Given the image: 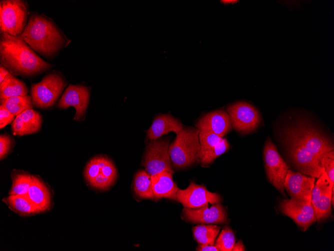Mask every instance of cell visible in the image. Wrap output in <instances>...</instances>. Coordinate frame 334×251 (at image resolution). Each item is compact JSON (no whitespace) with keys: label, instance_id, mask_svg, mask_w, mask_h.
Wrapping results in <instances>:
<instances>
[{"label":"cell","instance_id":"e0dca14e","mask_svg":"<svg viewBox=\"0 0 334 251\" xmlns=\"http://www.w3.org/2000/svg\"><path fill=\"white\" fill-rule=\"evenodd\" d=\"M196 127L199 131H208L223 137L230 132L232 125L228 113L218 110L202 116L196 123Z\"/></svg>","mask_w":334,"mask_h":251},{"label":"cell","instance_id":"277c9868","mask_svg":"<svg viewBox=\"0 0 334 251\" xmlns=\"http://www.w3.org/2000/svg\"><path fill=\"white\" fill-rule=\"evenodd\" d=\"M288 154L302 174L318 178L325 170L321 160L315 156L296 135L287 128L284 133Z\"/></svg>","mask_w":334,"mask_h":251},{"label":"cell","instance_id":"d4e9b609","mask_svg":"<svg viewBox=\"0 0 334 251\" xmlns=\"http://www.w3.org/2000/svg\"><path fill=\"white\" fill-rule=\"evenodd\" d=\"M134 190L137 197L142 199L154 198L151 176L141 170L136 174L134 181Z\"/></svg>","mask_w":334,"mask_h":251},{"label":"cell","instance_id":"f35d334b","mask_svg":"<svg viewBox=\"0 0 334 251\" xmlns=\"http://www.w3.org/2000/svg\"><path fill=\"white\" fill-rule=\"evenodd\" d=\"M109 159L104 157H98V163L100 170L104 167L108 161Z\"/></svg>","mask_w":334,"mask_h":251},{"label":"cell","instance_id":"7c38bea8","mask_svg":"<svg viewBox=\"0 0 334 251\" xmlns=\"http://www.w3.org/2000/svg\"><path fill=\"white\" fill-rule=\"evenodd\" d=\"M176 200L180 202L185 208H199L208 203H220L221 197L216 193L209 191L205 186L190 182L184 189H178Z\"/></svg>","mask_w":334,"mask_h":251},{"label":"cell","instance_id":"cb8c5ba5","mask_svg":"<svg viewBox=\"0 0 334 251\" xmlns=\"http://www.w3.org/2000/svg\"><path fill=\"white\" fill-rule=\"evenodd\" d=\"M10 177L12 185L8 195H26L32 184L33 175L22 170H14Z\"/></svg>","mask_w":334,"mask_h":251},{"label":"cell","instance_id":"7a4b0ae2","mask_svg":"<svg viewBox=\"0 0 334 251\" xmlns=\"http://www.w3.org/2000/svg\"><path fill=\"white\" fill-rule=\"evenodd\" d=\"M0 65L13 75L32 77L39 75L53 67L41 58L22 38L0 34Z\"/></svg>","mask_w":334,"mask_h":251},{"label":"cell","instance_id":"ab89813d","mask_svg":"<svg viewBox=\"0 0 334 251\" xmlns=\"http://www.w3.org/2000/svg\"><path fill=\"white\" fill-rule=\"evenodd\" d=\"M232 251H244L245 248L242 242L241 241H238L234 243V246L232 250Z\"/></svg>","mask_w":334,"mask_h":251},{"label":"cell","instance_id":"1f68e13d","mask_svg":"<svg viewBox=\"0 0 334 251\" xmlns=\"http://www.w3.org/2000/svg\"><path fill=\"white\" fill-rule=\"evenodd\" d=\"M100 172L98 157H96L86 164L84 169V176L86 180L90 182L100 173Z\"/></svg>","mask_w":334,"mask_h":251},{"label":"cell","instance_id":"ffe728a7","mask_svg":"<svg viewBox=\"0 0 334 251\" xmlns=\"http://www.w3.org/2000/svg\"><path fill=\"white\" fill-rule=\"evenodd\" d=\"M184 128L182 123L170 114H160L156 116L148 130L146 138L150 141L156 140L170 132L177 134Z\"/></svg>","mask_w":334,"mask_h":251},{"label":"cell","instance_id":"6da1fadb","mask_svg":"<svg viewBox=\"0 0 334 251\" xmlns=\"http://www.w3.org/2000/svg\"><path fill=\"white\" fill-rule=\"evenodd\" d=\"M20 36L34 52L49 60L56 58L71 42L53 20L36 12L30 13Z\"/></svg>","mask_w":334,"mask_h":251},{"label":"cell","instance_id":"8fae6325","mask_svg":"<svg viewBox=\"0 0 334 251\" xmlns=\"http://www.w3.org/2000/svg\"><path fill=\"white\" fill-rule=\"evenodd\" d=\"M334 185L325 171L320 175L314 185L312 192L311 202L318 221L331 215Z\"/></svg>","mask_w":334,"mask_h":251},{"label":"cell","instance_id":"484cf974","mask_svg":"<svg viewBox=\"0 0 334 251\" xmlns=\"http://www.w3.org/2000/svg\"><path fill=\"white\" fill-rule=\"evenodd\" d=\"M0 105L4 107L15 116L24 111L32 109L33 104L30 95L18 96L0 99Z\"/></svg>","mask_w":334,"mask_h":251},{"label":"cell","instance_id":"836d02e7","mask_svg":"<svg viewBox=\"0 0 334 251\" xmlns=\"http://www.w3.org/2000/svg\"><path fill=\"white\" fill-rule=\"evenodd\" d=\"M114 181L100 173L89 183L94 188L99 190H106L110 187Z\"/></svg>","mask_w":334,"mask_h":251},{"label":"cell","instance_id":"603a6c76","mask_svg":"<svg viewBox=\"0 0 334 251\" xmlns=\"http://www.w3.org/2000/svg\"><path fill=\"white\" fill-rule=\"evenodd\" d=\"M28 88L22 81L9 73L0 84V99L18 96H26L28 93Z\"/></svg>","mask_w":334,"mask_h":251},{"label":"cell","instance_id":"4fadbf2b","mask_svg":"<svg viewBox=\"0 0 334 251\" xmlns=\"http://www.w3.org/2000/svg\"><path fill=\"white\" fill-rule=\"evenodd\" d=\"M280 207L283 213L292 218L304 230L316 221V213L311 202L291 198L282 200Z\"/></svg>","mask_w":334,"mask_h":251},{"label":"cell","instance_id":"4dcf8cb0","mask_svg":"<svg viewBox=\"0 0 334 251\" xmlns=\"http://www.w3.org/2000/svg\"><path fill=\"white\" fill-rule=\"evenodd\" d=\"M14 146V140L6 134H0V159L5 158L10 152Z\"/></svg>","mask_w":334,"mask_h":251},{"label":"cell","instance_id":"e575fe53","mask_svg":"<svg viewBox=\"0 0 334 251\" xmlns=\"http://www.w3.org/2000/svg\"><path fill=\"white\" fill-rule=\"evenodd\" d=\"M15 116L2 105L0 106V128L2 129L15 119Z\"/></svg>","mask_w":334,"mask_h":251},{"label":"cell","instance_id":"8d00e7d4","mask_svg":"<svg viewBox=\"0 0 334 251\" xmlns=\"http://www.w3.org/2000/svg\"><path fill=\"white\" fill-rule=\"evenodd\" d=\"M196 249L198 251H220L214 244H198Z\"/></svg>","mask_w":334,"mask_h":251},{"label":"cell","instance_id":"74e56055","mask_svg":"<svg viewBox=\"0 0 334 251\" xmlns=\"http://www.w3.org/2000/svg\"><path fill=\"white\" fill-rule=\"evenodd\" d=\"M10 72L6 68L0 65V84L2 82L5 77Z\"/></svg>","mask_w":334,"mask_h":251},{"label":"cell","instance_id":"52a82bcc","mask_svg":"<svg viewBox=\"0 0 334 251\" xmlns=\"http://www.w3.org/2000/svg\"><path fill=\"white\" fill-rule=\"evenodd\" d=\"M169 146L170 140L166 138L151 141L147 145L142 165L150 176L164 171L174 173L168 153Z\"/></svg>","mask_w":334,"mask_h":251},{"label":"cell","instance_id":"f546056e","mask_svg":"<svg viewBox=\"0 0 334 251\" xmlns=\"http://www.w3.org/2000/svg\"><path fill=\"white\" fill-rule=\"evenodd\" d=\"M198 138L200 144V156L210 148L218 144L223 139L215 133L206 131H200Z\"/></svg>","mask_w":334,"mask_h":251},{"label":"cell","instance_id":"9a60e30c","mask_svg":"<svg viewBox=\"0 0 334 251\" xmlns=\"http://www.w3.org/2000/svg\"><path fill=\"white\" fill-rule=\"evenodd\" d=\"M182 217L192 223L223 224L228 221L226 211L220 202L214 204L210 207L208 205L196 208L184 207Z\"/></svg>","mask_w":334,"mask_h":251},{"label":"cell","instance_id":"9c48e42d","mask_svg":"<svg viewBox=\"0 0 334 251\" xmlns=\"http://www.w3.org/2000/svg\"><path fill=\"white\" fill-rule=\"evenodd\" d=\"M264 155L265 168L269 181L284 196V183L288 166L269 137L264 144Z\"/></svg>","mask_w":334,"mask_h":251},{"label":"cell","instance_id":"60d3db41","mask_svg":"<svg viewBox=\"0 0 334 251\" xmlns=\"http://www.w3.org/2000/svg\"><path fill=\"white\" fill-rule=\"evenodd\" d=\"M220 2L222 3H224V4H234L236 3V2H238V1H234V0H224V1H220Z\"/></svg>","mask_w":334,"mask_h":251},{"label":"cell","instance_id":"f1b7e54d","mask_svg":"<svg viewBox=\"0 0 334 251\" xmlns=\"http://www.w3.org/2000/svg\"><path fill=\"white\" fill-rule=\"evenodd\" d=\"M235 242L234 232L229 226H226L220 233L214 245L220 251H231Z\"/></svg>","mask_w":334,"mask_h":251},{"label":"cell","instance_id":"3957f363","mask_svg":"<svg viewBox=\"0 0 334 251\" xmlns=\"http://www.w3.org/2000/svg\"><path fill=\"white\" fill-rule=\"evenodd\" d=\"M200 131L194 127L183 128L169 146L168 153L176 169L188 167L199 161Z\"/></svg>","mask_w":334,"mask_h":251},{"label":"cell","instance_id":"d6986e66","mask_svg":"<svg viewBox=\"0 0 334 251\" xmlns=\"http://www.w3.org/2000/svg\"><path fill=\"white\" fill-rule=\"evenodd\" d=\"M26 195L40 211L50 210L52 206V194L44 182L39 177L33 175L32 184Z\"/></svg>","mask_w":334,"mask_h":251},{"label":"cell","instance_id":"7402d4cb","mask_svg":"<svg viewBox=\"0 0 334 251\" xmlns=\"http://www.w3.org/2000/svg\"><path fill=\"white\" fill-rule=\"evenodd\" d=\"M8 208L20 216H29L41 213L26 195H9L2 199Z\"/></svg>","mask_w":334,"mask_h":251},{"label":"cell","instance_id":"5bb4252c","mask_svg":"<svg viewBox=\"0 0 334 251\" xmlns=\"http://www.w3.org/2000/svg\"><path fill=\"white\" fill-rule=\"evenodd\" d=\"M90 89L83 85L70 84L63 93L57 107L66 109L74 107L76 109L74 120L84 119L90 99Z\"/></svg>","mask_w":334,"mask_h":251},{"label":"cell","instance_id":"30bf717a","mask_svg":"<svg viewBox=\"0 0 334 251\" xmlns=\"http://www.w3.org/2000/svg\"><path fill=\"white\" fill-rule=\"evenodd\" d=\"M232 127L242 133H250L259 125L260 117L257 109L244 102H238L227 108Z\"/></svg>","mask_w":334,"mask_h":251},{"label":"cell","instance_id":"44dd1931","mask_svg":"<svg viewBox=\"0 0 334 251\" xmlns=\"http://www.w3.org/2000/svg\"><path fill=\"white\" fill-rule=\"evenodd\" d=\"M172 174L164 171L151 176L154 198L176 200L179 188L173 181Z\"/></svg>","mask_w":334,"mask_h":251},{"label":"cell","instance_id":"ba28073f","mask_svg":"<svg viewBox=\"0 0 334 251\" xmlns=\"http://www.w3.org/2000/svg\"><path fill=\"white\" fill-rule=\"evenodd\" d=\"M288 128L322 163L324 155L334 149L331 140L306 121Z\"/></svg>","mask_w":334,"mask_h":251},{"label":"cell","instance_id":"4316f807","mask_svg":"<svg viewBox=\"0 0 334 251\" xmlns=\"http://www.w3.org/2000/svg\"><path fill=\"white\" fill-rule=\"evenodd\" d=\"M220 229V227L216 225L202 224L193 227L192 230L198 244L214 245Z\"/></svg>","mask_w":334,"mask_h":251},{"label":"cell","instance_id":"2e32d148","mask_svg":"<svg viewBox=\"0 0 334 251\" xmlns=\"http://www.w3.org/2000/svg\"><path fill=\"white\" fill-rule=\"evenodd\" d=\"M314 181L315 179L312 177H308L302 173L294 172L288 169L284 183V188L292 198L311 202Z\"/></svg>","mask_w":334,"mask_h":251},{"label":"cell","instance_id":"8992f818","mask_svg":"<svg viewBox=\"0 0 334 251\" xmlns=\"http://www.w3.org/2000/svg\"><path fill=\"white\" fill-rule=\"evenodd\" d=\"M29 14V5L26 1H0V34L13 36L21 35L28 24Z\"/></svg>","mask_w":334,"mask_h":251},{"label":"cell","instance_id":"ac0fdd59","mask_svg":"<svg viewBox=\"0 0 334 251\" xmlns=\"http://www.w3.org/2000/svg\"><path fill=\"white\" fill-rule=\"evenodd\" d=\"M42 123V116L40 113L28 109L16 116L11 125L14 135L24 136L39 131Z\"/></svg>","mask_w":334,"mask_h":251},{"label":"cell","instance_id":"d6a6232c","mask_svg":"<svg viewBox=\"0 0 334 251\" xmlns=\"http://www.w3.org/2000/svg\"><path fill=\"white\" fill-rule=\"evenodd\" d=\"M323 165L325 172L332 182L334 184V151L326 153L323 159Z\"/></svg>","mask_w":334,"mask_h":251},{"label":"cell","instance_id":"83f0119b","mask_svg":"<svg viewBox=\"0 0 334 251\" xmlns=\"http://www.w3.org/2000/svg\"><path fill=\"white\" fill-rule=\"evenodd\" d=\"M230 145L226 138L217 145L210 148L200 156L199 161L202 164L212 163L216 158L224 153L229 148Z\"/></svg>","mask_w":334,"mask_h":251},{"label":"cell","instance_id":"5b68a950","mask_svg":"<svg viewBox=\"0 0 334 251\" xmlns=\"http://www.w3.org/2000/svg\"><path fill=\"white\" fill-rule=\"evenodd\" d=\"M68 82L58 71H52L46 74L38 83L32 85L30 96L33 106L40 109H47L58 101Z\"/></svg>","mask_w":334,"mask_h":251},{"label":"cell","instance_id":"d590c367","mask_svg":"<svg viewBox=\"0 0 334 251\" xmlns=\"http://www.w3.org/2000/svg\"><path fill=\"white\" fill-rule=\"evenodd\" d=\"M100 172L102 173L104 176L114 181H115L117 176L116 168L112 162L110 160L106 165L100 170Z\"/></svg>","mask_w":334,"mask_h":251}]
</instances>
